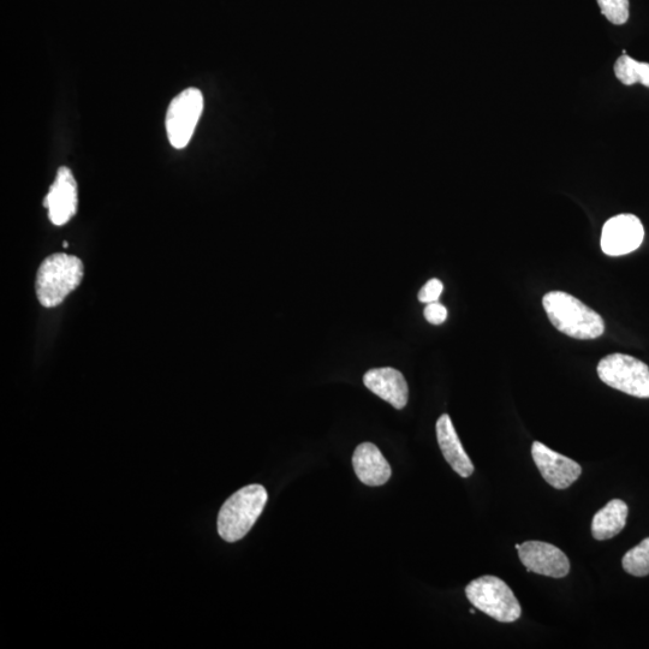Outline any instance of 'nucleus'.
Returning a JSON list of instances; mask_svg holds the SVG:
<instances>
[{
	"label": "nucleus",
	"instance_id": "20e7f679",
	"mask_svg": "<svg viewBox=\"0 0 649 649\" xmlns=\"http://www.w3.org/2000/svg\"><path fill=\"white\" fill-rule=\"evenodd\" d=\"M466 595L475 609L500 623L516 622L521 617V605L514 592L499 577H479L466 587Z\"/></svg>",
	"mask_w": 649,
	"mask_h": 649
},
{
	"label": "nucleus",
	"instance_id": "2eb2a0df",
	"mask_svg": "<svg viewBox=\"0 0 649 649\" xmlns=\"http://www.w3.org/2000/svg\"><path fill=\"white\" fill-rule=\"evenodd\" d=\"M615 74L625 86L641 83L649 88V63L637 62L628 55H623L617 59Z\"/></svg>",
	"mask_w": 649,
	"mask_h": 649
},
{
	"label": "nucleus",
	"instance_id": "1a4fd4ad",
	"mask_svg": "<svg viewBox=\"0 0 649 649\" xmlns=\"http://www.w3.org/2000/svg\"><path fill=\"white\" fill-rule=\"evenodd\" d=\"M532 456L547 484L557 490H565L570 487L582 474V467L579 463L547 448L543 443H533Z\"/></svg>",
	"mask_w": 649,
	"mask_h": 649
},
{
	"label": "nucleus",
	"instance_id": "f03ea898",
	"mask_svg": "<svg viewBox=\"0 0 649 649\" xmlns=\"http://www.w3.org/2000/svg\"><path fill=\"white\" fill-rule=\"evenodd\" d=\"M83 278L82 261L74 255L57 253L50 255L40 265L37 283L41 306L55 308L79 287Z\"/></svg>",
	"mask_w": 649,
	"mask_h": 649
},
{
	"label": "nucleus",
	"instance_id": "6ab92c4d",
	"mask_svg": "<svg viewBox=\"0 0 649 649\" xmlns=\"http://www.w3.org/2000/svg\"><path fill=\"white\" fill-rule=\"evenodd\" d=\"M424 314L428 323L432 325H442L448 319V309L438 302L428 303Z\"/></svg>",
	"mask_w": 649,
	"mask_h": 649
},
{
	"label": "nucleus",
	"instance_id": "f8f14e48",
	"mask_svg": "<svg viewBox=\"0 0 649 649\" xmlns=\"http://www.w3.org/2000/svg\"><path fill=\"white\" fill-rule=\"evenodd\" d=\"M353 466L362 484L377 487L390 480L392 470L381 451L372 443L357 446L353 456Z\"/></svg>",
	"mask_w": 649,
	"mask_h": 649
},
{
	"label": "nucleus",
	"instance_id": "423d86ee",
	"mask_svg": "<svg viewBox=\"0 0 649 649\" xmlns=\"http://www.w3.org/2000/svg\"><path fill=\"white\" fill-rule=\"evenodd\" d=\"M202 111H204V97L196 88L186 89L171 101L165 124L170 144L176 150L188 146Z\"/></svg>",
	"mask_w": 649,
	"mask_h": 649
},
{
	"label": "nucleus",
	"instance_id": "7ed1b4c3",
	"mask_svg": "<svg viewBox=\"0 0 649 649\" xmlns=\"http://www.w3.org/2000/svg\"><path fill=\"white\" fill-rule=\"evenodd\" d=\"M267 491L261 485H249L226 500L218 516V532L228 543L246 537L263 514Z\"/></svg>",
	"mask_w": 649,
	"mask_h": 649
},
{
	"label": "nucleus",
	"instance_id": "4468645a",
	"mask_svg": "<svg viewBox=\"0 0 649 649\" xmlns=\"http://www.w3.org/2000/svg\"><path fill=\"white\" fill-rule=\"evenodd\" d=\"M628 505L621 499H613L593 517L592 534L595 540L615 538L627 525Z\"/></svg>",
	"mask_w": 649,
	"mask_h": 649
},
{
	"label": "nucleus",
	"instance_id": "f257e3e1",
	"mask_svg": "<svg viewBox=\"0 0 649 649\" xmlns=\"http://www.w3.org/2000/svg\"><path fill=\"white\" fill-rule=\"evenodd\" d=\"M547 317L558 331L571 338L595 339L603 336L605 323L600 315L563 291H551L543 299Z\"/></svg>",
	"mask_w": 649,
	"mask_h": 649
},
{
	"label": "nucleus",
	"instance_id": "ddd939ff",
	"mask_svg": "<svg viewBox=\"0 0 649 649\" xmlns=\"http://www.w3.org/2000/svg\"><path fill=\"white\" fill-rule=\"evenodd\" d=\"M437 439L446 462L462 478H469L474 473V466L467 452L464 451L460 438L457 436L454 424L448 414L440 416L437 421Z\"/></svg>",
	"mask_w": 649,
	"mask_h": 649
},
{
	"label": "nucleus",
	"instance_id": "a211bd4d",
	"mask_svg": "<svg viewBox=\"0 0 649 649\" xmlns=\"http://www.w3.org/2000/svg\"><path fill=\"white\" fill-rule=\"evenodd\" d=\"M444 285L437 278L431 279L425 284V287L420 290L419 301L422 303L438 302L440 295H442Z\"/></svg>",
	"mask_w": 649,
	"mask_h": 649
},
{
	"label": "nucleus",
	"instance_id": "9b49d317",
	"mask_svg": "<svg viewBox=\"0 0 649 649\" xmlns=\"http://www.w3.org/2000/svg\"><path fill=\"white\" fill-rule=\"evenodd\" d=\"M367 389L392 407L401 410L407 406L409 389L403 374L397 369L375 368L368 371L363 378Z\"/></svg>",
	"mask_w": 649,
	"mask_h": 649
},
{
	"label": "nucleus",
	"instance_id": "9d476101",
	"mask_svg": "<svg viewBox=\"0 0 649 649\" xmlns=\"http://www.w3.org/2000/svg\"><path fill=\"white\" fill-rule=\"evenodd\" d=\"M77 202L79 198H77L75 177L70 169L63 166L58 170L56 180L44 201V206L49 210L51 223L62 226L70 222L76 214Z\"/></svg>",
	"mask_w": 649,
	"mask_h": 649
},
{
	"label": "nucleus",
	"instance_id": "39448f33",
	"mask_svg": "<svg viewBox=\"0 0 649 649\" xmlns=\"http://www.w3.org/2000/svg\"><path fill=\"white\" fill-rule=\"evenodd\" d=\"M601 381L624 394L649 398V367L646 363L624 354H611L598 365Z\"/></svg>",
	"mask_w": 649,
	"mask_h": 649
},
{
	"label": "nucleus",
	"instance_id": "0eeeda50",
	"mask_svg": "<svg viewBox=\"0 0 649 649\" xmlns=\"http://www.w3.org/2000/svg\"><path fill=\"white\" fill-rule=\"evenodd\" d=\"M645 229L634 214H619L607 220L601 234V249L609 256H622L639 249Z\"/></svg>",
	"mask_w": 649,
	"mask_h": 649
},
{
	"label": "nucleus",
	"instance_id": "6e6552de",
	"mask_svg": "<svg viewBox=\"0 0 649 649\" xmlns=\"http://www.w3.org/2000/svg\"><path fill=\"white\" fill-rule=\"evenodd\" d=\"M518 556L528 571L532 573L563 579L570 571L567 555L555 545L543 541H526L516 545Z\"/></svg>",
	"mask_w": 649,
	"mask_h": 649
},
{
	"label": "nucleus",
	"instance_id": "f3484780",
	"mask_svg": "<svg viewBox=\"0 0 649 649\" xmlns=\"http://www.w3.org/2000/svg\"><path fill=\"white\" fill-rule=\"evenodd\" d=\"M598 4L601 14L613 25L621 26L629 20V0H598Z\"/></svg>",
	"mask_w": 649,
	"mask_h": 649
},
{
	"label": "nucleus",
	"instance_id": "dca6fc26",
	"mask_svg": "<svg viewBox=\"0 0 649 649\" xmlns=\"http://www.w3.org/2000/svg\"><path fill=\"white\" fill-rule=\"evenodd\" d=\"M622 564L623 569L630 575L636 577L649 575V538L625 553Z\"/></svg>",
	"mask_w": 649,
	"mask_h": 649
}]
</instances>
